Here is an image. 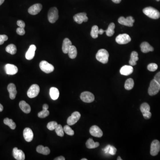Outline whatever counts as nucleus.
I'll list each match as a JSON object with an SVG mask.
<instances>
[{"mask_svg":"<svg viewBox=\"0 0 160 160\" xmlns=\"http://www.w3.org/2000/svg\"><path fill=\"white\" fill-rule=\"evenodd\" d=\"M143 12L144 14L152 19H157L160 18V12L153 7H146L143 9Z\"/></svg>","mask_w":160,"mask_h":160,"instance_id":"1","label":"nucleus"},{"mask_svg":"<svg viewBox=\"0 0 160 160\" xmlns=\"http://www.w3.org/2000/svg\"><path fill=\"white\" fill-rule=\"evenodd\" d=\"M109 54L107 50L105 49H101L98 50L96 54L97 60L103 64H106L109 61Z\"/></svg>","mask_w":160,"mask_h":160,"instance_id":"2","label":"nucleus"},{"mask_svg":"<svg viewBox=\"0 0 160 160\" xmlns=\"http://www.w3.org/2000/svg\"><path fill=\"white\" fill-rule=\"evenodd\" d=\"M160 90V85L154 79L152 80L148 89L149 94L150 96H154L157 94Z\"/></svg>","mask_w":160,"mask_h":160,"instance_id":"3","label":"nucleus"},{"mask_svg":"<svg viewBox=\"0 0 160 160\" xmlns=\"http://www.w3.org/2000/svg\"><path fill=\"white\" fill-rule=\"evenodd\" d=\"M59 17L58 10L56 7H53L49 9L48 14V20L51 23H54Z\"/></svg>","mask_w":160,"mask_h":160,"instance_id":"4","label":"nucleus"},{"mask_svg":"<svg viewBox=\"0 0 160 160\" xmlns=\"http://www.w3.org/2000/svg\"><path fill=\"white\" fill-rule=\"evenodd\" d=\"M39 65L41 69L45 73H51L54 71V66L45 61H41Z\"/></svg>","mask_w":160,"mask_h":160,"instance_id":"5","label":"nucleus"},{"mask_svg":"<svg viewBox=\"0 0 160 160\" xmlns=\"http://www.w3.org/2000/svg\"><path fill=\"white\" fill-rule=\"evenodd\" d=\"M40 92V87L37 84H33L31 85L28 89L27 95L29 98H33L36 97Z\"/></svg>","mask_w":160,"mask_h":160,"instance_id":"6","label":"nucleus"},{"mask_svg":"<svg viewBox=\"0 0 160 160\" xmlns=\"http://www.w3.org/2000/svg\"><path fill=\"white\" fill-rule=\"evenodd\" d=\"M80 98L83 102L85 103H91L94 101L95 99L94 95L88 91L82 93L81 94Z\"/></svg>","mask_w":160,"mask_h":160,"instance_id":"7","label":"nucleus"},{"mask_svg":"<svg viewBox=\"0 0 160 160\" xmlns=\"http://www.w3.org/2000/svg\"><path fill=\"white\" fill-rule=\"evenodd\" d=\"M118 21L119 24H121L122 25L129 26V27H132L133 26V23L135 22V20L131 16L128 17L126 18L123 17H119Z\"/></svg>","mask_w":160,"mask_h":160,"instance_id":"8","label":"nucleus"},{"mask_svg":"<svg viewBox=\"0 0 160 160\" xmlns=\"http://www.w3.org/2000/svg\"><path fill=\"white\" fill-rule=\"evenodd\" d=\"M131 39L130 36L126 33L119 34L116 38L117 43L120 45L126 44L131 41Z\"/></svg>","mask_w":160,"mask_h":160,"instance_id":"9","label":"nucleus"},{"mask_svg":"<svg viewBox=\"0 0 160 160\" xmlns=\"http://www.w3.org/2000/svg\"><path fill=\"white\" fill-rule=\"evenodd\" d=\"M160 151V142L157 140L152 141L150 148V154L152 156H155L158 154Z\"/></svg>","mask_w":160,"mask_h":160,"instance_id":"10","label":"nucleus"},{"mask_svg":"<svg viewBox=\"0 0 160 160\" xmlns=\"http://www.w3.org/2000/svg\"><path fill=\"white\" fill-rule=\"evenodd\" d=\"M81 116V115L79 112L77 111L73 112L67 119V123L68 125H73L76 124L79 121Z\"/></svg>","mask_w":160,"mask_h":160,"instance_id":"11","label":"nucleus"},{"mask_svg":"<svg viewBox=\"0 0 160 160\" xmlns=\"http://www.w3.org/2000/svg\"><path fill=\"white\" fill-rule=\"evenodd\" d=\"M73 19L77 23L79 24H82L83 22H87L88 17L85 13H77L73 16Z\"/></svg>","mask_w":160,"mask_h":160,"instance_id":"12","label":"nucleus"},{"mask_svg":"<svg viewBox=\"0 0 160 160\" xmlns=\"http://www.w3.org/2000/svg\"><path fill=\"white\" fill-rule=\"evenodd\" d=\"M6 74L8 75H15L18 72V68L13 64H7L5 67Z\"/></svg>","mask_w":160,"mask_h":160,"instance_id":"13","label":"nucleus"},{"mask_svg":"<svg viewBox=\"0 0 160 160\" xmlns=\"http://www.w3.org/2000/svg\"><path fill=\"white\" fill-rule=\"evenodd\" d=\"M90 133L92 136L97 137H101L103 136V132L101 129L97 125H93L90 128Z\"/></svg>","mask_w":160,"mask_h":160,"instance_id":"14","label":"nucleus"},{"mask_svg":"<svg viewBox=\"0 0 160 160\" xmlns=\"http://www.w3.org/2000/svg\"><path fill=\"white\" fill-rule=\"evenodd\" d=\"M42 9V5L41 4H34L29 7L28 9V12L31 15H37L40 13Z\"/></svg>","mask_w":160,"mask_h":160,"instance_id":"15","label":"nucleus"},{"mask_svg":"<svg viewBox=\"0 0 160 160\" xmlns=\"http://www.w3.org/2000/svg\"><path fill=\"white\" fill-rule=\"evenodd\" d=\"M13 157L17 160H24L25 159V154L22 150L18 149L17 148H13Z\"/></svg>","mask_w":160,"mask_h":160,"instance_id":"16","label":"nucleus"},{"mask_svg":"<svg viewBox=\"0 0 160 160\" xmlns=\"http://www.w3.org/2000/svg\"><path fill=\"white\" fill-rule=\"evenodd\" d=\"M23 136L26 141L30 142L33 139V132L30 128H25L23 131Z\"/></svg>","mask_w":160,"mask_h":160,"instance_id":"17","label":"nucleus"},{"mask_svg":"<svg viewBox=\"0 0 160 160\" xmlns=\"http://www.w3.org/2000/svg\"><path fill=\"white\" fill-rule=\"evenodd\" d=\"M7 89L9 93V97L12 100H13L16 97L17 93V91L16 89V87L13 83H10L7 87Z\"/></svg>","mask_w":160,"mask_h":160,"instance_id":"18","label":"nucleus"},{"mask_svg":"<svg viewBox=\"0 0 160 160\" xmlns=\"http://www.w3.org/2000/svg\"><path fill=\"white\" fill-rule=\"evenodd\" d=\"M36 50V46L34 45H30L29 49L26 52L25 54V58L28 60H31L33 59L35 56V51Z\"/></svg>","mask_w":160,"mask_h":160,"instance_id":"19","label":"nucleus"},{"mask_svg":"<svg viewBox=\"0 0 160 160\" xmlns=\"http://www.w3.org/2000/svg\"><path fill=\"white\" fill-rule=\"evenodd\" d=\"M133 67L131 65H124L120 69V73L124 76H128L133 72Z\"/></svg>","mask_w":160,"mask_h":160,"instance_id":"20","label":"nucleus"},{"mask_svg":"<svg viewBox=\"0 0 160 160\" xmlns=\"http://www.w3.org/2000/svg\"><path fill=\"white\" fill-rule=\"evenodd\" d=\"M72 45V42L68 38H66L63 40V44H62V51L65 54L68 53V51L69 48Z\"/></svg>","mask_w":160,"mask_h":160,"instance_id":"21","label":"nucleus"},{"mask_svg":"<svg viewBox=\"0 0 160 160\" xmlns=\"http://www.w3.org/2000/svg\"><path fill=\"white\" fill-rule=\"evenodd\" d=\"M141 52L144 53H147L148 52H152L154 50L153 47L151 46L147 42H143L140 45Z\"/></svg>","mask_w":160,"mask_h":160,"instance_id":"22","label":"nucleus"},{"mask_svg":"<svg viewBox=\"0 0 160 160\" xmlns=\"http://www.w3.org/2000/svg\"><path fill=\"white\" fill-rule=\"evenodd\" d=\"M19 107L23 112L25 113H29L31 112V107L25 101H21L19 103Z\"/></svg>","mask_w":160,"mask_h":160,"instance_id":"23","label":"nucleus"},{"mask_svg":"<svg viewBox=\"0 0 160 160\" xmlns=\"http://www.w3.org/2000/svg\"><path fill=\"white\" fill-rule=\"evenodd\" d=\"M139 58L138 57V53L136 51H133L131 53L130 59L129 61V64L131 66H134L137 65V61H138Z\"/></svg>","mask_w":160,"mask_h":160,"instance_id":"24","label":"nucleus"},{"mask_svg":"<svg viewBox=\"0 0 160 160\" xmlns=\"http://www.w3.org/2000/svg\"><path fill=\"white\" fill-rule=\"evenodd\" d=\"M49 94L50 97L53 100H57L59 96V90L57 88L51 87L49 90Z\"/></svg>","mask_w":160,"mask_h":160,"instance_id":"25","label":"nucleus"},{"mask_svg":"<svg viewBox=\"0 0 160 160\" xmlns=\"http://www.w3.org/2000/svg\"><path fill=\"white\" fill-rule=\"evenodd\" d=\"M36 150L38 153L43 155H47L50 153V150L48 147H44L43 145H40L37 146Z\"/></svg>","mask_w":160,"mask_h":160,"instance_id":"26","label":"nucleus"},{"mask_svg":"<svg viewBox=\"0 0 160 160\" xmlns=\"http://www.w3.org/2000/svg\"><path fill=\"white\" fill-rule=\"evenodd\" d=\"M100 145L99 142H95L93 139L89 138L87 140L86 142V146L87 148L89 149H95L97 148Z\"/></svg>","mask_w":160,"mask_h":160,"instance_id":"27","label":"nucleus"},{"mask_svg":"<svg viewBox=\"0 0 160 160\" xmlns=\"http://www.w3.org/2000/svg\"><path fill=\"white\" fill-rule=\"evenodd\" d=\"M104 152L106 154H109L111 155H114L116 154V152H117V149L114 146H111V145H107L105 147L104 149H102Z\"/></svg>","mask_w":160,"mask_h":160,"instance_id":"28","label":"nucleus"},{"mask_svg":"<svg viewBox=\"0 0 160 160\" xmlns=\"http://www.w3.org/2000/svg\"><path fill=\"white\" fill-rule=\"evenodd\" d=\"M68 55L69 58L71 59H74L77 56V48L74 45H71L68 51Z\"/></svg>","mask_w":160,"mask_h":160,"instance_id":"29","label":"nucleus"},{"mask_svg":"<svg viewBox=\"0 0 160 160\" xmlns=\"http://www.w3.org/2000/svg\"><path fill=\"white\" fill-rule=\"evenodd\" d=\"M115 25L114 23H111L109 24L107 30H105L106 35L108 37H111L114 34V29Z\"/></svg>","mask_w":160,"mask_h":160,"instance_id":"30","label":"nucleus"},{"mask_svg":"<svg viewBox=\"0 0 160 160\" xmlns=\"http://www.w3.org/2000/svg\"><path fill=\"white\" fill-rule=\"evenodd\" d=\"M134 83L133 79L132 78H129L125 81V88L127 90H130L133 88Z\"/></svg>","mask_w":160,"mask_h":160,"instance_id":"31","label":"nucleus"},{"mask_svg":"<svg viewBox=\"0 0 160 160\" xmlns=\"http://www.w3.org/2000/svg\"><path fill=\"white\" fill-rule=\"evenodd\" d=\"M5 50L8 53H10L12 55H14L17 53V47L14 45L10 44L6 47Z\"/></svg>","mask_w":160,"mask_h":160,"instance_id":"32","label":"nucleus"},{"mask_svg":"<svg viewBox=\"0 0 160 160\" xmlns=\"http://www.w3.org/2000/svg\"><path fill=\"white\" fill-rule=\"evenodd\" d=\"M4 123L10 127L12 129H15L16 127V125L15 122L11 119L8 118H5L4 120Z\"/></svg>","mask_w":160,"mask_h":160,"instance_id":"33","label":"nucleus"},{"mask_svg":"<svg viewBox=\"0 0 160 160\" xmlns=\"http://www.w3.org/2000/svg\"><path fill=\"white\" fill-rule=\"evenodd\" d=\"M90 34L91 37L95 39L98 37V34H99V29L97 25H94L92 27Z\"/></svg>","mask_w":160,"mask_h":160,"instance_id":"34","label":"nucleus"},{"mask_svg":"<svg viewBox=\"0 0 160 160\" xmlns=\"http://www.w3.org/2000/svg\"><path fill=\"white\" fill-rule=\"evenodd\" d=\"M140 110H141L142 114L145 113L146 112H149L150 110V106L148 103H143L140 107Z\"/></svg>","mask_w":160,"mask_h":160,"instance_id":"35","label":"nucleus"},{"mask_svg":"<svg viewBox=\"0 0 160 160\" xmlns=\"http://www.w3.org/2000/svg\"><path fill=\"white\" fill-rule=\"evenodd\" d=\"M55 132L58 136L62 137L64 135V129L61 125H58L55 129Z\"/></svg>","mask_w":160,"mask_h":160,"instance_id":"36","label":"nucleus"},{"mask_svg":"<svg viewBox=\"0 0 160 160\" xmlns=\"http://www.w3.org/2000/svg\"><path fill=\"white\" fill-rule=\"evenodd\" d=\"M64 131H65V133L68 135H70V136H73L74 135V132L73 130L70 128L69 125H66L64 126Z\"/></svg>","mask_w":160,"mask_h":160,"instance_id":"37","label":"nucleus"},{"mask_svg":"<svg viewBox=\"0 0 160 160\" xmlns=\"http://www.w3.org/2000/svg\"><path fill=\"white\" fill-rule=\"evenodd\" d=\"M58 125L56 121H51L47 124V127L49 130H55L57 126Z\"/></svg>","mask_w":160,"mask_h":160,"instance_id":"38","label":"nucleus"},{"mask_svg":"<svg viewBox=\"0 0 160 160\" xmlns=\"http://www.w3.org/2000/svg\"><path fill=\"white\" fill-rule=\"evenodd\" d=\"M49 110H43L41 112H39L38 113V117L40 118H45L49 116Z\"/></svg>","mask_w":160,"mask_h":160,"instance_id":"39","label":"nucleus"},{"mask_svg":"<svg viewBox=\"0 0 160 160\" xmlns=\"http://www.w3.org/2000/svg\"><path fill=\"white\" fill-rule=\"evenodd\" d=\"M158 68V66H157V64H155V63H150L149 65H148L147 66V69L149 71L151 72H154L156 71Z\"/></svg>","mask_w":160,"mask_h":160,"instance_id":"40","label":"nucleus"},{"mask_svg":"<svg viewBox=\"0 0 160 160\" xmlns=\"http://www.w3.org/2000/svg\"><path fill=\"white\" fill-rule=\"evenodd\" d=\"M8 39V36L6 35H0V45L4 44L5 41H7Z\"/></svg>","mask_w":160,"mask_h":160,"instance_id":"41","label":"nucleus"},{"mask_svg":"<svg viewBox=\"0 0 160 160\" xmlns=\"http://www.w3.org/2000/svg\"><path fill=\"white\" fill-rule=\"evenodd\" d=\"M16 32H17V34H19V35H24V34H25V30L24 29V28H21V27H19V28H17L16 30Z\"/></svg>","mask_w":160,"mask_h":160,"instance_id":"42","label":"nucleus"},{"mask_svg":"<svg viewBox=\"0 0 160 160\" xmlns=\"http://www.w3.org/2000/svg\"><path fill=\"white\" fill-rule=\"evenodd\" d=\"M17 25L20 27H21V28H23L25 27V23L24 21H22V20H18V21H17Z\"/></svg>","mask_w":160,"mask_h":160,"instance_id":"43","label":"nucleus"},{"mask_svg":"<svg viewBox=\"0 0 160 160\" xmlns=\"http://www.w3.org/2000/svg\"><path fill=\"white\" fill-rule=\"evenodd\" d=\"M154 80L160 85V72L157 73L154 77Z\"/></svg>","mask_w":160,"mask_h":160,"instance_id":"44","label":"nucleus"},{"mask_svg":"<svg viewBox=\"0 0 160 160\" xmlns=\"http://www.w3.org/2000/svg\"><path fill=\"white\" fill-rule=\"evenodd\" d=\"M143 115L144 118H145V119H149L151 117L152 114L149 111V112H146L145 113H143Z\"/></svg>","mask_w":160,"mask_h":160,"instance_id":"45","label":"nucleus"},{"mask_svg":"<svg viewBox=\"0 0 160 160\" xmlns=\"http://www.w3.org/2000/svg\"><path fill=\"white\" fill-rule=\"evenodd\" d=\"M54 160H65V158L63 156H60L54 159Z\"/></svg>","mask_w":160,"mask_h":160,"instance_id":"46","label":"nucleus"},{"mask_svg":"<svg viewBox=\"0 0 160 160\" xmlns=\"http://www.w3.org/2000/svg\"><path fill=\"white\" fill-rule=\"evenodd\" d=\"M49 108V106H48L47 104H44L43 106V109L44 110H47Z\"/></svg>","mask_w":160,"mask_h":160,"instance_id":"47","label":"nucleus"},{"mask_svg":"<svg viewBox=\"0 0 160 160\" xmlns=\"http://www.w3.org/2000/svg\"><path fill=\"white\" fill-rule=\"evenodd\" d=\"M105 32V30H104L102 29H99V34L102 35V34H103V33H104V32Z\"/></svg>","mask_w":160,"mask_h":160,"instance_id":"48","label":"nucleus"},{"mask_svg":"<svg viewBox=\"0 0 160 160\" xmlns=\"http://www.w3.org/2000/svg\"><path fill=\"white\" fill-rule=\"evenodd\" d=\"M112 1H113L114 3H117V4H118V3H120L121 1V0H112Z\"/></svg>","mask_w":160,"mask_h":160,"instance_id":"49","label":"nucleus"},{"mask_svg":"<svg viewBox=\"0 0 160 160\" xmlns=\"http://www.w3.org/2000/svg\"><path fill=\"white\" fill-rule=\"evenodd\" d=\"M3 110V105L0 103V112H2Z\"/></svg>","mask_w":160,"mask_h":160,"instance_id":"50","label":"nucleus"},{"mask_svg":"<svg viewBox=\"0 0 160 160\" xmlns=\"http://www.w3.org/2000/svg\"><path fill=\"white\" fill-rule=\"evenodd\" d=\"M4 1H5V0H0V6L4 3Z\"/></svg>","mask_w":160,"mask_h":160,"instance_id":"51","label":"nucleus"},{"mask_svg":"<svg viewBox=\"0 0 160 160\" xmlns=\"http://www.w3.org/2000/svg\"><path fill=\"white\" fill-rule=\"evenodd\" d=\"M117 160H122V159H121V157H120V156H119V157H117Z\"/></svg>","mask_w":160,"mask_h":160,"instance_id":"52","label":"nucleus"},{"mask_svg":"<svg viewBox=\"0 0 160 160\" xmlns=\"http://www.w3.org/2000/svg\"><path fill=\"white\" fill-rule=\"evenodd\" d=\"M81 160H87V159H86V158H82V159H81Z\"/></svg>","mask_w":160,"mask_h":160,"instance_id":"53","label":"nucleus"},{"mask_svg":"<svg viewBox=\"0 0 160 160\" xmlns=\"http://www.w3.org/2000/svg\"><path fill=\"white\" fill-rule=\"evenodd\" d=\"M156 1H160V0H156Z\"/></svg>","mask_w":160,"mask_h":160,"instance_id":"54","label":"nucleus"},{"mask_svg":"<svg viewBox=\"0 0 160 160\" xmlns=\"http://www.w3.org/2000/svg\"></svg>","mask_w":160,"mask_h":160,"instance_id":"55","label":"nucleus"}]
</instances>
